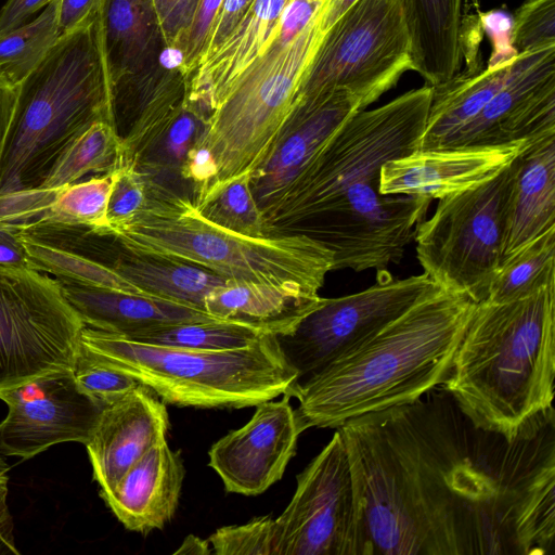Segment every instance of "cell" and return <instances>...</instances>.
<instances>
[{"instance_id": "obj_32", "label": "cell", "mask_w": 555, "mask_h": 555, "mask_svg": "<svg viewBox=\"0 0 555 555\" xmlns=\"http://www.w3.org/2000/svg\"><path fill=\"white\" fill-rule=\"evenodd\" d=\"M264 335L242 323L215 319L157 326L126 338L190 350L221 351L250 346Z\"/></svg>"}, {"instance_id": "obj_25", "label": "cell", "mask_w": 555, "mask_h": 555, "mask_svg": "<svg viewBox=\"0 0 555 555\" xmlns=\"http://www.w3.org/2000/svg\"><path fill=\"white\" fill-rule=\"evenodd\" d=\"M100 259L144 295L202 310H205V297L227 282L194 264L127 251L107 234L100 248Z\"/></svg>"}, {"instance_id": "obj_37", "label": "cell", "mask_w": 555, "mask_h": 555, "mask_svg": "<svg viewBox=\"0 0 555 555\" xmlns=\"http://www.w3.org/2000/svg\"><path fill=\"white\" fill-rule=\"evenodd\" d=\"M149 185L142 173L130 163H120L112 171V186L106 208L107 229L124 224L147 204Z\"/></svg>"}, {"instance_id": "obj_6", "label": "cell", "mask_w": 555, "mask_h": 555, "mask_svg": "<svg viewBox=\"0 0 555 555\" xmlns=\"http://www.w3.org/2000/svg\"><path fill=\"white\" fill-rule=\"evenodd\" d=\"M98 120L114 125L99 9L61 34L16 87L0 155V217L36 191L70 141Z\"/></svg>"}, {"instance_id": "obj_3", "label": "cell", "mask_w": 555, "mask_h": 555, "mask_svg": "<svg viewBox=\"0 0 555 555\" xmlns=\"http://www.w3.org/2000/svg\"><path fill=\"white\" fill-rule=\"evenodd\" d=\"M477 302L436 286L377 333L287 390L304 430L405 408L442 385Z\"/></svg>"}, {"instance_id": "obj_24", "label": "cell", "mask_w": 555, "mask_h": 555, "mask_svg": "<svg viewBox=\"0 0 555 555\" xmlns=\"http://www.w3.org/2000/svg\"><path fill=\"white\" fill-rule=\"evenodd\" d=\"M99 16L113 100L154 66L162 36L153 0H100Z\"/></svg>"}, {"instance_id": "obj_22", "label": "cell", "mask_w": 555, "mask_h": 555, "mask_svg": "<svg viewBox=\"0 0 555 555\" xmlns=\"http://www.w3.org/2000/svg\"><path fill=\"white\" fill-rule=\"evenodd\" d=\"M503 208L502 260L555 229V134L533 142L511 163Z\"/></svg>"}, {"instance_id": "obj_4", "label": "cell", "mask_w": 555, "mask_h": 555, "mask_svg": "<svg viewBox=\"0 0 555 555\" xmlns=\"http://www.w3.org/2000/svg\"><path fill=\"white\" fill-rule=\"evenodd\" d=\"M555 282L476 305L443 389L476 427L512 441L554 420Z\"/></svg>"}, {"instance_id": "obj_9", "label": "cell", "mask_w": 555, "mask_h": 555, "mask_svg": "<svg viewBox=\"0 0 555 555\" xmlns=\"http://www.w3.org/2000/svg\"><path fill=\"white\" fill-rule=\"evenodd\" d=\"M511 164L492 179L438 199L434 215L415 228L416 257L444 291L486 300L502 260L503 208Z\"/></svg>"}, {"instance_id": "obj_18", "label": "cell", "mask_w": 555, "mask_h": 555, "mask_svg": "<svg viewBox=\"0 0 555 555\" xmlns=\"http://www.w3.org/2000/svg\"><path fill=\"white\" fill-rule=\"evenodd\" d=\"M537 140L416 150L383 165L378 191L384 195L439 199L492 179Z\"/></svg>"}, {"instance_id": "obj_42", "label": "cell", "mask_w": 555, "mask_h": 555, "mask_svg": "<svg viewBox=\"0 0 555 555\" xmlns=\"http://www.w3.org/2000/svg\"><path fill=\"white\" fill-rule=\"evenodd\" d=\"M52 0H7L0 9V35L9 33L31 20Z\"/></svg>"}, {"instance_id": "obj_20", "label": "cell", "mask_w": 555, "mask_h": 555, "mask_svg": "<svg viewBox=\"0 0 555 555\" xmlns=\"http://www.w3.org/2000/svg\"><path fill=\"white\" fill-rule=\"evenodd\" d=\"M289 0H253L238 24L194 68L185 100L207 117L233 82L275 38L281 14Z\"/></svg>"}, {"instance_id": "obj_34", "label": "cell", "mask_w": 555, "mask_h": 555, "mask_svg": "<svg viewBox=\"0 0 555 555\" xmlns=\"http://www.w3.org/2000/svg\"><path fill=\"white\" fill-rule=\"evenodd\" d=\"M196 208L211 222L233 232L254 237L270 235L251 192L250 176L231 181L212 198Z\"/></svg>"}, {"instance_id": "obj_26", "label": "cell", "mask_w": 555, "mask_h": 555, "mask_svg": "<svg viewBox=\"0 0 555 555\" xmlns=\"http://www.w3.org/2000/svg\"><path fill=\"white\" fill-rule=\"evenodd\" d=\"M411 38L412 70L428 86L441 85L461 63L462 0H402Z\"/></svg>"}, {"instance_id": "obj_30", "label": "cell", "mask_w": 555, "mask_h": 555, "mask_svg": "<svg viewBox=\"0 0 555 555\" xmlns=\"http://www.w3.org/2000/svg\"><path fill=\"white\" fill-rule=\"evenodd\" d=\"M555 282V229L505 258L488 289L487 301L509 302L527 298Z\"/></svg>"}, {"instance_id": "obj_40", "label": "cell", "mask_w": 555, "mask_h": 555, "mask_svg": "<svg viewBox=\"0 0 555 555\" xmlns=\"http://www.w3.org/2000/svg\"><path fill=\"white\" fill-rule=\"evenodd\" d=\"M222 0H201L192 26L182 43L181 73L188 79L204 51L210 26Z\"/></svg>"}, {"instance_id": "obj_7", "label": "cell", "mask_w": 555, "mask_h": 555, "mask_svg": "<svg viewBox=\"0 0 555 555\" xmlns=\"http://www.w3.org/2000/svg\"><path fill=\"white\" fill-rule=\"evenodd\" d=\"M130 253L207 269L227 281L260 283L309 300L333 271L334 253L307 234L254 237L205 218L191 197L149 194L128 222L99 232Z\"/></svg>"}, {"instance_id": "obj_44", "label": "cell", "mask_w": 555, "mask_h": 555, "mask_svg": "<svg viewBox=\"0 0 555 555\" xmlns=\"http://www.w3.org/2000/svg\"><path fill=\"white\" fill-rule=\"evenodd\" d=\"M100 0H60L61 34L67 33L99 9Z\"/></svg>"}, {"instance_id": "obj_13", "label": "cell", "mask_w": 555, "mask_h": 555, "mask_svg": "<svg viewBox=\"0 0 555 555\" xmlns=\"http://www.w3.org/2000/svg\"><path fill=\"white\" fill-rule=\"evenodd\" d=\"M438 286L426 273L405 279L378 271L372 286L337 298H322L280 346L300 383L353 349ZM294 383V384H295Z\"/></svg>"}, {"instance_id": "obj_39", "label": "cell", "mask_w": 555, "mask_h": 555, "mask_svg": "<svg viewBox=\"0 0 555 555\" xmlns=\"http://www.w3.org/2000/svg\"><path fill=\"white\" fill-rule=\"evenodd\" d=\"M201 0H153L165 48L181 49Z\"/></svg>"}, {"instance_id": "obj_2", "label": "cell", "mask_w": 555, "mask_h": 555, "mask_svg": "<svg viewBox=\"0 0 555 555\" xmlns=\"http://www.w3.org/2000/svg\"><path fill=\"white\" fill-rule=\"evenodd\" d=\"M424 104L402 93L352 115L325 143L283 206L272 229H296L334 253L333 270H388L403 257L431 199L384 195L383 165L418 150Z\"/></svg>"}, {"instance_id": "obj_17", "label": "cell", "mask_w": 555, "mask_h": 555, "mask_svg": "<svg viewBox=\"0 0 555 555\" xmlns=\"http://www.w3.org/2000/svg\"><path fill=\"white\" fill-rule=\"evenodd\" d=\"M256 408L248 423L219 439L208 452L209 466L228 492L257 495L280 480L305 431L288 393Z\"/></svg>"}, {"instance_id": "obj_48", "label": "cell", "mask_w": 555, "mask_h": 555, "mask_svg": "<svg viewBox=\"0 0 555 555\" xmlns=\"http://www.w3.org/2000/svg\"><path fill=\"white\" fill-rule=\"evenodd\" d=\"M8 469L7 463L0 457V472H8Z\"/></svg>"}, {"instance_id": "obj_35", "label": "cell", "mask_w": 555, "mask_h": 555, "mask_svg": "<svg viewBox=\"0 0 555 555\" xmlns=\"http://www.w3.org/2000/svg\"><path fill=\"white\" fill-rule=\"evenodd\" d=\"M72 373L80 390L102 409L121 400L139 382L93 358L79 343Z\"/></svg>"}, {"instance_id": "obj_27", "label": "cell", "mask_w": 555, "mask_h": 555, "mask_svg": "<svg viewBox=\"0 0 555 555\" xmlns=\"http://www.w3.org/2000/svg\"><path fill=\"white\" fill-rule=\"evenodd\" d=\"M321 300L301 298L266 284L227 281L205 297L204 309L217 319L279 337L291 334Z\"/></svg>"}, {"instance_id": "obj_21", "label": "cell", "mask_w": 555, "mask_h": 555, "mask_svg": "<svg viewBox=\"0 0 555 555\" xmlns=\"http://www.w3.org/2000/svg\"><path fill=\"white\" fill-rule=\"evenodd\" d=\"M183 477L179 453L163 440L134 462L112 490L100 495L127 529L145 533L172 518Z\"/></svg>"}, {"instance_id": "obj_36", "label": "cell", "mask_w": 555, "mask_h": 555, "mask_svg": "<svg viewBox=\"0 0 555 555\" xmlns=\"http://www.w3.org/2000/svg\"><path fill=\"white\" fill-rule=\"evenodd\" d=\"M208 541L217 555H279L276 524L271 516L219 528Z\"/></svg>"}, {"instance_id": "obj_43", "label": "cell", "mask_w": 555, "mask_h": 555, "mask_svg": "<svg viewBox=\"0 0 555 555\" xmlns=\"http://www.w3.org/2000/svg\"><path fill=\"white\" fill-rule=\"evenodd\" d=\"M0 266L31 269L17 227L5 221H0Z\"/></svg>"}, {"instance_id": "obj_28", "label": "cell", "mask_w": 555, "mask_h": 555, "mask_svg": "<svg viewBox=\"0 0 555 555\" xmlns=\"http://www.w3.org/2000/svg\"><path fill=\"white\" fill-rule=\"evenodd\" d=\"M515 59V57H514ZM514 59L431 87V103L418 150L443 149L505 85Z\"/></svg>"}, {"instance_id": "obj_23", "label": "cell", "mask_w": 555, "mask_h": 555, "mask_svg": "<svg viewBox=\"0 0 555 555\" xmlns=\"http://www.w3.org/2000/svg\"><path fill=\"white\" fill-rule=\"evenodd\" d=\"M57 283L85 326L125 337L157 326L217 319L205 310L156 297Z\"/></svg>"}, {"instance_id": "obj_19", "label": "cell", "mask_w": 555, "mask_h": 555, "mask_svg": "<svg viewBox=\"0 0 555 555\" xmlns=\"http://www.w3.org/2000/svg\"><path fill=\"white\" fill-rule=\"evenodd\" d=\"M168 428L165 402L141 384L121 400L104 408L86 443L100 493L112 490L149 449L166 440Z\"/></svg>"}, {"instance_id": "obj_33", "label": "cell", "mask_w": 555, "mask_h": 555, "mask_svg": "<svg viewBox=\"0 0 555 555\" xmlns=\"http://www.w3.org/2000/svg\"><path fill=\"white\" fill-rule=\"evenodd\" d=\"M111 186L112 171L54 190L48 206L30 222L85 225L102 231L106 228Z\"/></svg>"}, {"instance_id": "obj_15", "label": "cell", "mask_w": 555, "mask_h": 555, "mask_svg": "<svg viewBox=\"0 0 555 555\" xmlns=\"http://www.w3.org/2000/svg\"><path fill=\"white\" fill-rule=\"evenodd\" d=\"M554 134L555 46H550L517 53L502 89L446 147L500 145Z\"/></svg>"}, {"instance_id": "obj_46", "label": "cell", "mask_w": 555, "mask_h": 555, "mask_svg": "<svg viewBox=\"0 0 555 555\" xmlns=\"http://www.w3.org/2000/svg\"><path fill=\"white\" fill-rule=\"evenodd\" d=\"M358 0H324L321 15V29L326 33L337 20Z\"/></svg>"}, {"instance_id": "obj_5", "label": "cell", "mask_w": 555, "mask_h": 555, "mask_svg": "<svg viewBox=\"0 0 555 555\" xmlns=\"http://www.w3.org/2000/svg\"><path fill=\"white\" fill-rule=\"evenodd\" d=\"M324 0H289L268 47L205 119L182 178L202 206L231 181L251 176L271 153L325 35Z\"/></svg>"}, {"instance_id": "obj_47", "label": "cell", "mask_w": 555, "mask_h": 555, "mask_svg": "<svg viewBox=\"0 0 555 555\" xmlns=\"http://www.w3.org/2000/svg\"><path fill=\"white\" fill-rule=\"evenodd\" d=\"M208 540H202L198 537L188 535L180 547L175 552V554H212L211 547H209Z\"/></svg>"}, {"instance_id": "obj_12", "label": "cell", "mask_w": 555, "mask_h": 555, "mask_svg": "<svg viewBox=\"0 0 555 555\" xmlns=\"http://www.w3.org/2000/svg\"><path fill=\"white\" fill-rule=\"evenodd\" d=\"M275 524L279 555H363L361 490L339 429L297 476Z\"/></svg>"}, {"instance_id": "obj_31", "label": "cell", "mask_w": 555, "mask_h": 555, "mask_svg": "<svg viewBox=\"0 0 555 555\" xmlns=\"http://www.w3.org/2000/svg\"><path fill=\"white\" fill-rule=\"evenodd\" d=\"M61 36L60 0H52L26 24L0 35V77L17 87Z\"/></svg>"}, {"instance_id": "obj_29", "label": "cell", "mask_w": 555, "mask_h": 555, "mask_svg": "<svg viewBox=\"0 0 555 555\" xmlns=\"http://www.w3.org/2000/svg\"><path fill=\"white\" fill-rule=\"evenodd\" d=\"M121 159L122 140L115 126L98 120L70 141L37 190L54 191L89 175L111 172Z\"/></svg>"}, {"instance_id": "obj_8", "label": "cell", "mask_w": 555, "mask_h": 555, "mask_svg": "<svg viewBox=\"0 0 555 555\" xmlns=\"http://www.w3.org/2000/svg\"><path fill=\"white\" fill-rule=\"evenodd\" d=\"M80 345L100 362L129 374L164 402L195 408L257 405L297 379L278 336L250 346L198 351L152 345L85 326Z\"/></svg>"}, {"instance_id": "obj_11", "label": "cell", "mask_w": 555, "mask_h": 555, "mask_svg": "<svg viewBox=\"0 0 555 555\" xmlns=\"http://www.w3.org/2000/svg\"><path fill=\"white\" fill-rule=\"evenodd\" d=\"M83 327L54 278L0 266V392L72 371Z\"/></svg>"}, {"instance_id": "obj_10", "label": "cell", "mask_w": 555, "mask_h": 555, "mask_svg": "<svg viewBox=\"0 0 555 555\" xmlns=\"http://www.w3.org/2000/svg\"><path fill=\"white\" fill-rule=\"evenodd\" d=\"M412 70L402 0H358L325 33L298 102L345 90L365 109Z\"/></svg>"}, {"instance_id": "obj_45", "label": "cell", "mask_w": 555, "mask_h": 555, "mask_svg": "<svg viewBox=\"0 0 555 555\" xmlns=\"http://www.w3.org/2000/svg\"><path fill=\"white\" fill-rule=\"evenodd\" d=\"M16 100V88L0 77V155Z\"/></svg>"}, {"instance_id": "obj_14", "label": "cell", "mask_w": 555, "mask_h": 555, "mask_svg": "<svg viewBox=\"0 0 555 555\" xmlns=\"http://www.w3.org/2000/svg\"><path fill=\"white\" fill-rule=\"evenodd\" d=\"M0 452L29 460L63 442L86 446L102 408L83 393L70 370L50 373L0 392Z\"/></svg>"}, {"instance_id": "obj_16", "label": "cell", "mask_w": 555, "mask_h": 555, "mask_svg": "<svg viewBox=\"0 0 555 555\" xmlns=\"http://www.w3.org/2000/svg\"><path fill=\"white\" fill-rule=\"evenodd\" d=\"M361 106L345 90L300 100L264 162L250 176V188L268 228L328 139Z\"/></svg>"}, {"instance_id": "obj_38", "label": "cell", "mask_w": 555, "mask_h": 555, "mask_svg": "<svg viewBox=\"0 0 555 555\" xmlns=\"http://www.w3.org/2000/svg\"><path fill=\"white\" fill-rule=\"evenodd\" d=\"M517 53L555 46V0H525L512 22Z\"/></svg>"}, {"instance_id": "obj_1", "label": "cell", "mask_w": 555, "mask_h": 555, "mask_svg": "<svg viewBox=\"0 0 555 555\" xmlns=\"http://www.w3.org/2000/svg\"><path fill=\"white\" fill-rule=\"evenodd\" d=\"M449 399L380 417L429 555L553 553L554 422L508 441Z\"/></svg>"}, {"instance_id": "obj_41", "label": "cell", "mask_w": 555, "mask_h": 555, "mask_svg": "<svg viewBox=\"0 0 555 555\" xmlns=\"http://www.w3.org/2000/svg\"><path fill=\"white\" fill-rule=\"evenodd\" d=\"M253 0H222L210 26L198 63L212 53L238 24ZM197 63V64H198Z\"/></svg>"}]
</instances>
